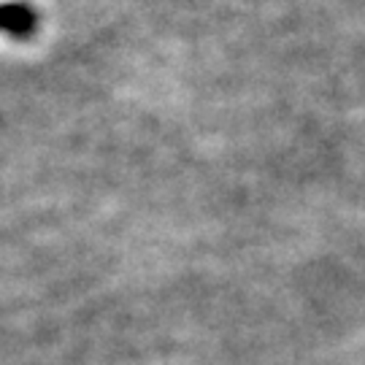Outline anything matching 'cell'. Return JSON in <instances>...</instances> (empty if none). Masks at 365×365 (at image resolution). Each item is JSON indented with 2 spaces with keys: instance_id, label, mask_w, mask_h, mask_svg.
<instances>
[{
  "instance_id": "obj_1",
  "label": "cell",
  "mask_w": 365,
  "mask_h": 365,
  "mask_svg": "<svg viewBox=\"0 0 365 365\" xmlns=\"http://www.w3.org/2000/svg\"><path fill=\"white\" fill-rule=\"evenodd\" d=\"M36 30H38V11L30 3L22 0L0 3V33L11 38H30Z\"/></svg>"
}]
</instances>
